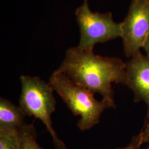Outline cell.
Listing matches in <instances>:
<instances>
[{
    "instance_id": "obj_1",
    "label": "cell",
    "mask_w": 149,
    "mask_h": 149,
    "mask_svg": "<svg viewBox=\"0 0 149 149\" xmlns=\"http://www.w3.org/2000/svg\"><path fill=\"white\" fill-rule=\"evenodd\" d=\"M56 70L94 95L98 93L103 99L114 103L112 84L127 86L125 63L122 60L96 55L93 50H82L77 46L67 49Z\"/></svg>"
},
{
    "instance_id": "obj_5",
    "label": "cell",
    "mask_w": 149,
    "mask_h": 149,
    "mask_svg": "<svg viewBox=\"0 0 149 149\" xmlns=\"http://www.w3.org/2000/svg\"><path fill=\"white\" fill-rule=\"evenodd\" d=\"M121 26L124 53L131 58L140 52L149 36V0H132Z\"/></svg>"
},
{
    "instance_id": "obj_2",
    "label": "cell",
    "mask_w": 149,
    "mask_h": 149,
    "mask_svg": "<svg viewBox=\"0 0 149 149\" xmlns=\"http://www.w3.org/2000/svg\"><path fill=\"white\" fill-rule=\"evenodd\" d=\"M48 84L67 104L75 116H80L77 125L81 131L90 129L100 121L102 113L116 104L106 99L98 101L95 95L84 87L74 83L63 73L55 70Z\"/></svg>"
},
{
    "instance_id": "obj_11",
    "label": "cell",
    "mask_w": 149,
    "mask_h": 149,
    "mask_svg": "<svg viewBox=\"0 0 149 149\" xmlns=\"http://www.w3.org/2000/svg\"><path fill=\"white\" fill-rule=\"evenodd\" d=\"M142 145L141 137L139 134L138 135L134 136L132 139L130 143L125 148H118L116 149H141V146Z\"/></svg>"
},
{
    "instance_id": "obj_12",
    "label": "cell",
    "mask_w": 149,
    "mask_h": 149,
    "mask_svg": "<svg viewBox=\"0 0 149 149\" xmlns=\"http://www.w3.org/2000/svg\"><path fill=\"white\" fill-rule=\"evenodd\" d=\"M143 48L145 50L146 53V56L149 58V35L147 38V39L144 44V47Z\"/></svg>"
},
{
    "instance_id": "obj_9",
    "label": "cell",
    "mask_w": 149,
    "mask_h": 149,
    "mask_svg": "<svg viewBox=\"0 0 149 149\" xmlns=\"http://www.w3.org/2000/svg\"><path fill=\"white\" fill-rule=\"evenodd\" d=\"M21 149H43L38 144L37 133L33 124L25 123L20 129Z\"/></svg>"
},
{
    "instance_id": "obj_4",
    "label": "cell",
    "mask_w": 149,
    "mask_h": 149,
    "mask_svg": "<svg viewBox=\"0 0 149 149\" xmlns=\"http://www.w3.org/2000/svg\"><path fill=\"white\" fill-rule=\"evenodd\" d=\"M75 15L80 27V42L77 47L81 49L93 50L98 43L122 37L121 23L113 20L111 12H92L87 0H84L76 9Z\"/></svg>"
},
{
    "instance_id": "obj_13",
    "label": "cell",
    "mask_w": 149,
    "mask_h": 149,
    "mask_svg": "<svg viewBox=\"0 0 149 149\" xmlns=\"http://www.w3.org/2000/svg\"><path fill=\"white\" fill-rule=\"evenodd\" d=\"M149 149V146H148L147 148H145V149Z\"/></svg>"
},
{
    "instance_id": "obj_10",
    "label": "cell",
    "mask_w": 149,
    "mask_h": 149,
    "mask_svg": "<svg viewBox=\"0 0 149 149\" xmlns=\"http://www.w3.org/2000/svg\"><path fill=\"white\" fill-rule=\"evenodd\" d=\"M141 137L142 144L149 142V114H148L147 119L145 123L144 127L139 133Z\"/></svg>"
},
{
    "instance_id": "obj_3",
    "label": "cell",
    "mask_w": 149,
    "mask_h": 149,
    "mask_svg": "<svg viewBox=\"0 0 149 149\" xmlns=\"http://www.w3.org/2000/svg\"><path fill=\"white\" fill-rule=\"evenodd\" d=\"M21 92L19 106L28 116L40 120L51 135L55 149H69L54 129L52 116L56 110L54 91L48 83L38 76H20Z\"/></svg>"
},
{
    "instance_id": "obj_7",
    "label": "cell",
    "mask_w": 149,
    "mask_h": 149,
    "mask_svg": "<svg viewBox=\"0 0 149 149\" xmlns=\"http://www.w3.org/2000/svg\"><path fill=\"white\" fill-rule=\"evenodd\" d=\"M21 107L3 97L0 98V126L20 129L26 117Z\"/></svg>"
},
{
    "instance_id": "obj_6",
    "label": "cell",
    "mask_w": 149,
    "mask_h": 149,
    "mask_svg": "<svg viewBox=\"0 0 149 149\" xmlns=\"http://www.w3.org/2000/svg\"><path fill=\"white\" fill-rule=\"evenodd\" d=\"M127 86L133 92L134 101H143L149 114V58L140 52L125 63Z\"/></svg>"
},
{
    "instance_id": "obj_8",
    "label": "cell",
    "mask_w": 149,
    "mask_h": 149,
    "mask_svg": "<svg viewBox=\"0 0 149 149\" xmlns=\"http://www.w3.org/2000/svg\"><path fill=\"white\" fill-rule=\"evenodd\" d=\"M20 129L0 126V149H21Z\"/></svg>"
}]
</instances>
